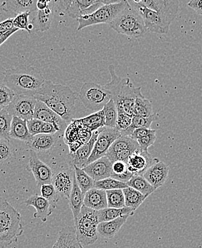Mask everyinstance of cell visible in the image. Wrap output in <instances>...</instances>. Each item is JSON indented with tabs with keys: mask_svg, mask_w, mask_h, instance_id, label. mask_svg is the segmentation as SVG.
<instances>
[{
	"mask_svg": "<svg viewBox=\"0 0 202 248\" xmlns=\"http://www.w3.org/2000/svg\"><path fill=\"white\" fill-rule=\"evenodd\" d=\"M112 176L121 175L128 170L126 163L122 161H115L112 162Z\"/></svg>",
	"mask_w": 202,
	"mask_h": 248,
	"instance_id": "681fc988",
	"label": "cell"
},
{
	"mask_svg": "<svg viewBox=\"0 0 202 248\" xmlns=\"http://www.w3.org/2000/svg\"><path fill=\"white\" fill-rule=\"evenodd\" d=\"M127 186L139 191L142 195L150 196L156 189L149 183L147 180L140 174H136L126 183Z\"/></svg>",
	"mask_w": 202,
	"mask_h": 248,
	"instance_id": "836d02e7",
	"label": "cell"
},
{
	"mask_svg": "<svg viewBox=\"0 0 202 248\" xmlns=\"http://www.w3.org/2000/svg\"><path fill=\"white\" fill-rule=\"evenodd\" d=\"M74 176V167L71 164L69 166L59 167L53 172L51 184L53 185L60 197H63L66 200L68 199L73 187Z\"/></svg>",
	"mask_w": 202,
	"mask_h": 248,
	"instance_id": "7c38bea8",
	"label": "cell"
},
{
	"mask_svg": "<svg viewBox=\"0 0 202 248\" xmlns=\"http://www.w3.org/2000/svg\"><path fill=\"white\" fill-rule=\"evenodd\" d=\"M136 150H137V149H131L121 151V152H118V153L116 154L114 156L110 158L109 160L111 161V163L115 161H122L126 163L127 161H128V158L131 156V154L134 153Z\"/></svg>",
	"mask_w": 202,
	"mask_h": 248,
	"instance_id": "f907efd6",
	"label": "cell"
},
{
	"mask_svg": "<svg viewBox=\"0 0 202 248\" xmlns=\"http://www.w3.org/2000/svg\"><path fill=\"white\" fill-rule=\"evenodd\" d=\"M22 216L7 200L0 197V248L17 243L24 232Z\"/></svg>",
	"mask_w": 202,
	"mask_h": 248,
	"instance_id": "5b68a950",
	"label": "cell"
},
{
	"mask_svg": "<svg viewBox=\"0 0 202 248\" xmlns=\"http://www.w3.org/2000/svg\"><path fill=\"white\" fill-rule=\"evenodd\" d=\"M135 211L131 207H124L123 208H110V207H106L103 210H98L97 215H98V222H108V221L113 220L119 217L124 216V215H128L132 216L134 215Z\"/></svg>",
	"mask_w": 202,
	"mask_h": 248,
	"instance_id": "f546056e",
	"label": "cell"
},
{
	"mask_svg": "<svg viewBox=\"0 0 202 248\" xmlns=\"http://www.w3.org/2000/svg\"><path fill=\"white\" fill-rule=\"evenodd\" d=\"M83 204L93 210H101L108 207L106 191L92 188L84 195Z\"/></svg>",
	"mask_w": 202,
	"mask_h": 248,
	"instance_id": "7402d4cb",
	"label": "cell"
},
{
	"mask_svg": "<svg viewBox=\"0 0 202 248\" xmlns=\"http://www.w3.org/2000/svg\"><path fill=\"white\" fill-rule=\"evenodd\" d=\"M127 5H128V2L125 0H123L121 2L116 3V4L101 6L91 14L78 18V27L77 31H80L87 27L98 25V24L109 25Z\"/></svg>",
	"mask_w": 202,
	"mask_h": 248,
	"instance_id": "ba28073f",
	"label": "cell"
},
{
	"mask_svg": "<svg viewBox=\"0 0 202 248\" xmlns=\"http://www.w3.org/2000/svg\"><path fill=\"white\" fill-rule=\"evenodd\" d=\"M31 14V12H25V13L16 15V17L13 18V20L14 28H17L19 31L23 30L29 32L28 25L31 23L29 19Z\"/></svg>",
	"mask_w": 202,
	"mask_h": 248,
	"instance_id": "ee69618b",
	"label": "cell"
},
{
	"mask_svg": "<svg viewBox=\"0 0 202 248\" xmlns=\"http://www.w3.org/2000/svg\"><path fill=\"white\" fill-rule=\"evenodd\" d=\"M108 207L110 208H123L125 207L123 189H111L106 191Z\"/></svg>",
	"mask_w": 202,
	"mask_h": 248,
	"instance_id": "74e56055",
	"label": "cell"
},
{
	"mask_svg": "<svg viewBox=\"0 0 202 248\" xmlns=\"http://www.w3.org/2000/svg\"><path fill=\"white\" fill-rule=\"evenodd\" d=\"M53 246L56 248H85L77 240L74 228L71 226L61 230Z\"/></svg>",
	"mask_w": 202,
	"mask_h": 248,
	"instance_id": "cb8c5ba5",
	"label": "cell"
},
{
	"mask_svg": "<svg viewBox=\"0 0 202 248\" xmlns=\"http://www.w3.org/2000/svg\"><path fill=\"white\" fill-rule=\"evenodd\" d=\"M120 136H121L120 131L116 130V128H109L106 126L99 128L98 135L95 143H94L92 153L85 161L83 167L89 164L90 163L106 156L110 145Z\"/></svg>",
	"mask_w": 202,
	"mask_h": 248,
	"instance_id": "30bf717a",
	"label": "cell"
},
{
	"mask_svg": "<svg viewBox=\"0 0 202 248\" xmlns=\"http://www.w3.org/2000/svg\"><path fill=\"white\" fill-rule=\"evenodd\" d=\"M33 119L53 124L58 130V133L63 132L66 128L67 122L61 119L56 113L41 101H37L36 102Z\"/></svg>",
	"mask_w": 202,
	"mask_h": 248,
	"instance_id": "9a60e30c",
	"label": "cell"
},
{
	"mask_svg": "<svg viewBox=\"0 0 202 248\" xmlns=\"http://www.w3.org/2000/svg\"><path fill=\"white\" fill-rule=\"evenodd\" d=\"M52 1V0H37L36 8L37 10H46Z\"/></svg>",
	"mask_w": 202,
	"mask_h": 248,
	"instance_id": "680465c9",
	"label": "cell"
},
{
	"mask_svg": "<svg viewBox=\"0 0 202 248\" xmlns=\"http://www.w3.org/2000/svg\"><path fill=\"white\" fill-rule=\"evenodd\" d=\"M37 101L44 103L65 122H70L76 113V93L68 86L45 80L41 89L34 95Z\"/></svg>",
	"mask_w": 202,
	"mask_h": 248,
	"instance_id": "6da1fadb",
	"label": "cell"
},
{
	"mask_svg": "<svg viewBox=\"0 0 202 248\" xmlns=\"http://www.w3.org/2000/svg\"><path fill=\"white\" fill-rule=\"evenodd\" d=\"M16 94L4 83H0V110L5 108L13 101Z\"/></svg>",
	"mask_w": 202,
	"mask_h": 248,
	"instance_id": "7bdbcfd3",
	"label": "cell"
},
{
	"mask_svg": "<svg viewBox=\"0 0 202 248\" xmlns=\"http://www.w3.org/2000/svg\"><path fill=\"white\" fill-rule=\"evenodd\" d=\"M117 110V120H116V125L115 128L118 130V131H123V130H125V128L130 126L131 124V120H132V117L125 114V113L121 111V110Z\"/></svg>",
	"mask_w": 202,
	"mask_h": 248,
	"instance_id": "bcb514c9",
	"label": "cell"
},
{
	"mask_svg": "<svg viewBox=\"0 0 202 248\" xmlns=\"http://www.w3.org/2000/svg\"><path fill=\"white\" fill-rule=\"evenodd\" d=\"M75 121L92 132L105 126V117L103 110L96 111L86 117L81 118L78 120L75 119Z\"/></svg>",
	"mask_w": 202,
	"mask_h": 248,
	"instance_id": "4dcf8cb0",
	"label": "cell"
},
{
	"mask_svg": "<svg viewBox=\"0 0 202 248\" xmlns=\"http://www.w3.org/2000/svg\"><path fill=\"white\" fill-rule=\"evenodd\" d=\"M57 133H58V130L53 124L43 122L40 130V134H55Z\"/></svg>",
	"mask_w": 202,
	"mask_h": 248,
	"instance_id": "db71d44e",
	"label": "cell"
},
{
	"mask_svg": "<svg viewBox=\"0 0 202 248\" xmlns=\"http://www.w3.org/2000/svg\"><path fill=\"white\" fill-rule=\"evenodd\" d=\"M14 156V148L10 140L0 139V164L11 161Z\"/></svg>",
	"mask_w": 202,
	"mask_h": 248,
	"instance_id": "60d3db41",
	"label": "cell"
},
{
	"mask_svg": "<svg viewBox=\"0 0 202 248\" xmlns=\"http://www.w3.org/2000/svg\"><path fill=\"white\" fill-rule=\"evenodd\" d=\"M123 0H98V2L102 5H106V4H116V3L121 2Z\"/></svg>",
	"mask_w": 202,
	"mask_h": 248,
	"instance_id": "91938a15",
	"label": "cell"
},
{
	"mask_svg": "<svg viewBox=\"0 0 202 248\" xmlns=\"http://www.w3.org/2000/svg\"><path fill=\"white\" fill-rule=\"evenodd\" d=\"M79 97L84 107L93 111H99L111 99L110 93L104 86L93 82L85 83L82 86Z\"/></svg>",
	"mask_w": 202,
	"mask_h": 248,
	"instance_id": "9c48e42d",
	"label": "cell"
},
{
	"mask_svg": "<svg viewBox=\"0 0 202 248\" xmlns=\"http://www.w3.org/2000/svg\"><path fill=\"white\" fill-rule=\"evenodd\" d=\"M125 1L131 7H134L135 6H142L154 11H155L158 7L156 0H125Z\"/></svg>",
	"mask_w": 202,
	"mask_h": 248,
	"instance_id": "7dc6e473",
	"label": "cell"
},
{
	"mask_svg": "<svg viewBox=\"0 0 202 248\" xmlns=\"http://www.w3.org/2000/svg\"><path fill=\"white\" fill-rule=\"evenodd\" d=\"M27 169L33 174L36 184L39 188L46 184L52 183L53 176L52 169L39 159L35 152H32L31 153Z\"/></svg>",
	"mask_w": 202,
	"mask_h": 248,
	"instance_id": "4fadbf2b",
	"label": "cell"
},
{
	"mask_svg": "<svg viewBox=\"0 0 202 248\" xmlns=\"http://www.w3.org/2000/svg\"><path fill=\"white\" fill-rule=\"evenodd\" d=\"M3 83L16 95L33 97L41 89L46 79L40 70L34 67L10 68L3 73Z\"/></svg>",
	"mask_w": 202,
	"mask_h": 248,
	"instance_id": "7a4b0ae2",
	"label": "cell"
},
{
	"mask_svg": "<svg viewBox=\"0 0 202 248\" xmlns=\"http://www.w3.org/2000/svg\"><path fill=\"white\" fill-rule=\"evenodd\" d=\"M123 192L125 199V207H131L134 211L141 205L148 197L130 186L123 189Z\"/></svg>",
	"mask_w": 202,
	"mask_h": 248,
	"instance_id": "d6a6232c",
	"label": "cell"
},
{
	"mask_svg": "<svg viewBox=\"0 0 202 248\" xmlns=\"http://www.w3.org/2000/svg\"><path fill=\"white\" fill-rule=\"evenodd\" d=\"M73 0H57V7L61 14H66L67 9L70 7Z\"/></svg>",
	"mask_w": 202,
	"mask_h": 248,
	"instance_id": "11a10c76",
	"label": "cell"
},
{
	"mask_svg": "<svg viewBox=\"0 0 202 248\" xmlns=\"http://www.w3.org/2000/svg\"><path fill=\"white\" fill-rule=\"evenodd\" d=\"M43 122L37 119H32L31 120L27 121V126L30 134L34 137L37 134H40Z\"/></svg>",
	"mask_w": 202,
	"mask_h": 248,
	"instance_id": "c3c4849f",
	"label": "cell"
},
{
	"mask_svg": "<svg viewBox=\"0 0 202 248\" xmlns=\"http://www.w3.org/2000/svg\"><path fill=\"white\" fill-rule=\"evenodd\" d=\"M73 167H74L75 177H76L78 186L80 188L82 193L85 195L88 190L94 187L95 181L90 177L83 169L77 166H73Z\"/></svg>",
	"mask_w": 202,
	"mask_h": 248,
	"instance_id": "e575fe53",
	"label": "cell"
},
{
	"mask_svg": "<svg viewBox=\"0 0 202 248\" xmlns=\"http://www.w3.org/2000/svg\"><path fill=\"white\" fill-rule=\"evenodd\" d=\"M53 4L50 3L46 10H37L32 22L35 31L43 32L50 29L53 19Z\"/></svg>",
	"mask_w": 202,
	"mask_h": 248,
	"instance_id": "4316f807",
	"label": "cell"
},
{
	"mask_svg": "<svg viewBox=\"0 0 202 248\" xmlns=\"http://www.w3.org/2000/svg\"><path fill=\"white\" fill-rule=\"evenodd\" d=\"M37 0H4L0 8L7 13H13L14 14L25 13V12L37 11L36 4Z\"/></svg>",
	"mask_w": 202,
	"mask_h": 248,
	"instance_id": "603a6c76",
	"label": "cell"
},
{
	"mask_svg": "<svg viewBox=\"0 0 202 248\" xmlns=\"http://www.w3.org/2000/svg\"><path fill=\"white\" fill-rule=\"evenodd\" d=\"M101 6L102 4L98 0H73L66 14L69 17L77 19L81 16L91 14Z\"/></svg>",
	"mask_w": 202,
	"mask_h": 248,
	"instance_id": "ffe728a7",
	"label": "cell"
},
{
	"mask_svg": "<svg viewBox=\"0 0 202 248\" xmlns=\"http://www.w3.org/2000/svg\"><path fill=\"white\" fill-rule=\"evenodd\" d=\"M83 199L84 195L82 193L79 186H78L76 182V177L73 178V187L70 191V195H69V207L73 215V219L77 217L78 214L80 213L82 206L83 205Z\"/></svg>",
	"mask_w": 202,
	"mask_h": 248,
	"instance_id": "f1b7e54d",
	"label": "cell"
},
{
	"mask_svg": "<svg viewBox=\"0 0 202 248\" xmlns=\"http://www.w3.org/2000/svg\"><path fill=\"white\" fill-rule=\"evenodd\" d=\"M18 31H19V30H18L17 28H14L13 30H11V31H9V32L0 35V46H1L3 43H5V41L8 40L9 37H11L13 34L16 33Z\"/></svg>",
	"mask_w": 202,
	"mask_h": 248,
	"instance_id": "6f0895ef",
	"label": "cell"
},
{
	"mask_svg": "<svg viewBox=\"0 0 202 248\" xmlns=\"http://www.w3.org/2000/svg\"><path fill=\"white\" fill-rule=\"evenodd\" d=\"M36 102L37 100L34 97L16 95L5 109L12 116L25 121L31 120L34 117Z\"/></svg>",
	"mask_w": 202,
	"mask_h": 248,
	"instance_id": "8fae6325",
	"label": "cell"
},
{
	"mask_svg": "<svg viewBox=\"0 0 202 248\" xmlns=\"http://www.w3.org/2000/svg\"><path fill=\"white\" fill-rule=\"evenodd\" d=\"M156 159H154L149 152H143L139 149L131 154L126 164L128 170L131 173L142 175L143 172L150 167Z\"/></svg>",
	"mask_w": 202,
	"mask_h": 248,
	"instance_id": "2e32d148",
	"label": "cell"
},
{
	"mask_svg": "<svg viewBox=\"0 0 202 248\" xmlns=\"http://www.w3.org/2000/svg\"><path fill=\"white\" fill-rule=\"evenodd\" d=\"M25 204L27 207H33L36 210L33 217L40 219L43 222H47V218L52 215L55 208L48 200L38 195L31 196L25 200Z\"/></svg>",
	"mask_w": 202,
	"mask_h": 248,
	"instance_id": "ac0fdd59",
	"label": "cell"
},
{
	"mask_svg": "<svg viewBox=\"0 0 202 248\" xmlns=\"http://www.w3.org/2000/svg\"><path fill=\"white\" fill-rule=\"evenodd\" d=\"M109 25L118 33L131 38H140L147 32L143 18L128 4Z\"/></svg>",
	"mask_w": 202,
	"mask_h": 248,
	"instance_id": "8992f818",
	"label": "cell"
},
{
	"mask_svg": "<svg viewBox=\"0 0 202 248\" xmlns=\"http://www.w3.org/2000/svg\"><path fill=\"white\" fill-rule=\"evenodd\" d=\"M13 116L5 108L0 110V139L10 140V124Z\"/></svg>",
	"mask_w": 202,
	"mask_h": 248,
	"instance_id": "ab89813d",
	"label": "cell"
},
{
	"mask_svg": "<svg viewBox=\"0 0 202 248\" xmlns=\"http://www.w3.org/2000/svg\"><path fill=\"white\" fill-rule=\"evenodd\" d=\"M154 131H155V129H151V128H136V129H134V131H133V132L131 133V134L130 135L129 137H131V138L133 139V140L137 141V140H139V139L143 138V137H144L145 136L150 134V133L154 132Z\"/></svg>",
	"mask_w": 202,
	"mask_h": 248,
	"instance_id": "816d5d0a",
	"label": "cell"
},
{
	"mask_svg": "<svg viewBox=\"0 0 202 248\" xmlns=\"http://www.w3.org/2000/svg\"><path fill=\"white\" fill-rule=\"evenodd\" d=\"M13 20V18H9L0 22V35L9 32L14 28Z\"/></svg>",
	"mask_w": 202,
	"mask_h": 248,
	"instance_id": "f5cc1de1",
	"label": "cell"
},
{
	"mask_svg": "<svg viewBox=\"0 0 202 248\" xmlns=\"http://www.w3.org/2000/svg\"><path fill=\"white\" fill-rule=\"evenodd\" d=\"M112 163L107 156H103L100 159L90 163L83 167V170L94 181H99L112 176Z\"/></svg>",
	"mask_w": 202,
	"mask_h": 248,
	"instance_id": "e0dca14e",
	"label": "cell"
},
{
	"mask_svg": "<svg viewBox=\"0 0 202 248\" xmlns=\"http://www.w3.org/2000/svg\"><path fill=\"white\" fill-rule=\"evenodd\" d=\"M202 0H190L188 3V7L193 9L200 16L202 15Z\"/></svg>",
	"mask_w": 202,
	"mask_h": 248,
	"instance_id": "9f6ffc18",
	"label": "cell"
},
{
	"mask_svg": "<svg viewBox=\"0 0 202 248\" xmlns=\"http://www.w3.org/2000/svg\"><path fill=\"white\" fill-rule=\"evenodd\" d=\"M98 135V130L93 131L92 136L89 141L82 145L76 152L70 154L71 158V164L73 166H77L80 168H83L85 161L91 156L93 149L94 143Z\"/></svg>",
	"mask_w": 202,
	"mask_h": 248,
	"instance_id": "44dd1931",
	"label": "cell"
},
{
	"mask_svg": "<svg viewBox=\"0 0 202 248\" xmlns=\"http://www.w3.org/2000/svg\"><path fill=\"white\" fill-rule=\"evenodd\" d=\"M156 11L145 9L142 13L146 29L154 33L164 35L169 31L171 24L174 20L179 9V0H156Z\"/></svg>",
	"mask_w": 202,
	"mask_h": 248,
	"instance_id": "277c9868",
	"label": "cell"
},
{
	"mask_svg": "<svg viewBox=\"0 0 202 248\" xmlns=\"http://www.w3.org/2000/svg\"><path fill=\"white\" fill-rule=\"evenodd\" d=\"M156 130L154 131V132L150 133V134H147L143 138L139 139L138 140L137 143L139 144V148L141 149L143 152H149L148 149L154 144L155 140H156Z\"/></svg>",
	"mask_w": 202,
	"mask_h": 248,
	"instance_id": "f6af8a7d",
	"label": "cell"
},
{
	"mask_svg": "<svg viewBox=\"0 0 202 248\" xmlns=\"http://www.w3.org/2000/svg\"><path fill=\"white\" fill-rule=\"evenodd\" d=\"M134 114L143 117H149L154 114L152 102L145 98L142 93H139L135 99Z\"/></svg>",
	"mask_w": 202,
	"mask_h": 248,
	"instance_id": "d590c367",
	"label": "cell"
},
{
	"mask_svg": "<svg viewBox=\"0 0 202 248\" xmlns=\"http://www.w3.org/2000/svg\"><path fill=\"white\" fill-rule=\"evenodd\" d=\"M131 149H140L137 141L131 139V137L120 136L110 145V148L106 153V156L110 159L118 152Z\"/></svg>",
	"mask_w": 202,
	"mask_h": 248,
	"instance_id": "83f0119b",
	"label": "cell"
},
{
	"mask_svg": "<svg viewBox=\"0 0 202 248\" xmlns=\"http://www.w3.org/2000/svg\"><path fill=\"white\" fill-rule=\"evenodd\" d=\"M111 80L104 86L116 104L117 110L133 117L135 99L141 93V87H136L128 78H121L116 74L113 65L109 66Z\"/></svg>",
	"mask_w": 202,
	"mask_h": 248,
	"instance_id": "3957f363",
	"label": "cell"
},
{
	"mask_svg": "<svg viewBox=\"0 0 202 248\" xmlns=\"http://www.w3.org/2000/svg\"><path fill=\"white\" fill-rule=\"evenodd\" d=\"M128 217V215H124L113 220L100 222L98 225V235L106 239L113 238L124 226Z\"/></svg>",
	"mask_w": 202,
	"mask_h": 248,
	"instance_id": "d4e9b609",
	"label": "cell"
},
{
	"mask_svg": "<svg viewBox=\"0 0 202 248\" xmlns=\"http://www.w3.org/2000/svg\"><path fill=\"white\" fill-rule=\"evenodd\" d=\"M169 173V166L156 159L142 174V176L157 189L165 184L168 178Z\"/></svg>",
	"mask_w": 202,
	"mask_h": 248,
	"instance_id": "5bb4252c",
	"label": "cell"
},
{
	"mask_svg": "<svg viewBox=\"0 0 202 248\" xmlns=\"http://www.w3.org/2000/svg\"><path fill=\"white\" fill-rule=\"evenodd\" d=\"M59 139L58 134H38L28 143V147L35 153H47L55 147Z\"/></svg>",
	"mask_w": 202,
	"mask_h": 248,
	"instance_id": "d6986e66",
	"label": "cell"
},
{
	"mask_svg": "<svg viewBox=\"0 0 202 248\" xmlns=\"http://www.w3.org/2000/svg\"><path fill=\"white\" fill-rule=\"evenodd\" d=\"M40 196L44 197L54 206L57 207L58 201L60 200V196L57 193L55 187L52 184H46L40 186Z\"/></svg>",
	"mask_w": 202,
	"mask_h": 248,
	"instance_id": "b9f144b4",
	"label": "cell"
},
{
	"mask_svg": "<svg viewBox=\"0 0 202 248\" xmlns=\"http://www.w3.org/2000/svg\"><path fill=\"white\" fill-rule=\"evenodd\" d=\"M127 185L124 182H120L117 179L112 177H108L102 180L95 181L94 187L103 190H111V189H123L127 187Z\"/></svg>",
	"mask_w": 202,
	"mask_h": 248,
	"instance_id": "f35d334b",
	"label": "cell"
},
{
	"mask_svg": "<svg viewBox=\"0 0 202 248\" xmlns=\"http://www.w3.org/2000/svg\"><path fill=\"white\" fill-rule=\"evenodd\" d=\"M32 137L28 131L27 121L13 116L10 124V138L25 142L28 144Z\"/></svg>",
	"mask_w": 202,
	"mask_h": 248,
	"instance_id": "484cf974",
	"label": "cell"
},
{
	"mask_svg": "<svg viewBox=\"0 0 202 248\" xmlns=\"http://www.w3.org/2000/svg\"><path fill=\"white\" fill-rule=\"evenodd\" d=\"M156 119V115L153 114L149 117H143L139 115L134 114L131 120V124L129 127L125 128V130L120 131L121 136L130 137L131 133L134 129L139 128H150L152 124Z\"/></svg>",
	"mask_w": 202,
	"mask_h": 248,
	"instance_id": "1f68e13d",
	"label": "cell"
},
{
	"mask_svg": "<svg viewBox=\"0 0 202 248\" xmlns=\"http://www.w3.org/2000/svg\"><path fill=\"white\" fill-rule=\"evenodd\" d=\"M104 113L105 126L115 128L117 120L118 110L113 100L110 99L102 109Z\"/></svg>",
	"mask_w": 202,
	"mask_h": 248,
	"instance_id": "8d00e7d4",
	"label": "cell"
},
{
	"mask_svg": "<svg viewBox=\"0 0 202 248\" xmlns=\"http://www.w3.org/2000/svg\"><path fill=\"white\" fill-rule=\"evenodd\" d=\"M74 221L76 237L82 246H91L96 243L99 223L96 210L88 208L83 204Z\"/></svg>",
	"mask_w": 202,
	"mask_h": 248,
	"instance_id": "52a82bcc",
	"label": "cell"
}]
</instances>
